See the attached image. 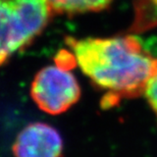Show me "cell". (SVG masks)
Segmentation results:
<instances>
[{"instance_id":"5b68a950","label":"cell","mask_w":157,"mask_h":157,"mask_svg":"<svg viewBox=\"0 0 157 157\" xmlns=\"http://www.w3.org/2000/svg\"><path fill=\"white\" fill-rule=\"evenodd\" d=\"M57 14L75 15L88 12H97L108 8L112 0H46Z\"/></svg>"},{"instance_id":"3957f363","label":"cell","mask_w":157,"mask_h":157,"mask_svg":"<svg viewBox=\"0 0 157 157\" xmlns=\"http://www.w3.org/2000/svg\"><path fill=\"white\" fill-rule=\"evenodd\" d=\"M31 97L38 108L51 115L64 113L81 98L80 84L71 68L53 64L36 74Z\"/></svg>"},{"instance_id":"6da1fadb","label":"cell","mask_w":157,"mask_h":157,"mask_svg":"<svg viewBox=\"0 0 157 157\" xmlns=\"http://www.w3.org/2000/svg\"><path fill=\"white\" fill-rule=\"evenodd\" d=\"M65 44L82 73L97 88L105 91L103 106L144 95L157 67V58L148 54L134 36L67 37Z\"/></svg>"},{"instance_id":"7a4b0ae2","label":"cell","mask_w":157,"mask_h":157,"mask_svg":"<svg viewBox=\"0 0 157 157\" xmlns=\"http://www.w3.org/2000/svg\"><path fill=\"white\" fill-rule=\"evenodd\" d=\"M52 14L46 0H0V67L29 46Z\"/></svg>"},{"instance_id":"8992f818","label":"cell","mask_w":157,"mask_h":157,"mask_svg":"<svg viewBox=\"0 0 157 157\" xmlns=\"http://www.w3.org/2000/svg\"><path fill=\"white\" fill-rule=\"evenodd\" d=\"M144 96L157 118V67L147 83L144 91Z\"/></svg>"},{"instance_id":"277c9868","label":"cell","mask_w":157,"mask_h":157,"mask_svg":"<svg viewBox=\"0 0 157 157\" xmlns=\"http://www.w3.org/2000/svg\"><path fill=\"white\" fill-rule=\"evenodd\" d=\"M12 153L14 157H61L63 140L60 133L45 122H32L17 134Z\"/></svg>"}]
</instances>
